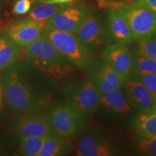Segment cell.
Wrapping results in <instances>:
<instances>
[{
  "instance_id": "6da1fadb",
  "label": "cell",
  "mask_w": 156,
  "mask_h": 156,
  "mask_svg": "<svg viewBox=\"0 0 156 156\" xmlns=\"http://www.w3.org/2000/svg\"><path fill=\"white\" fill-rule=\"evenodd\" d=\"M5 103L15 113L43 110L50 102L45 94L27 80L25 62L17 61L2 77Z\"/></svg>"
},
{
  "instance_id": "7a4b0ae2",
  "label": "cell",
  "mask_w": 156,
  "mask_h": 156,
  "mask_svg": "<svg viewBox=\"0 0 156 156\" xmlns=\"http://www.w3.org/2000/svg\"><path fill=\"white\" fill-rule=\"evenodd\" d=\"M23 56L27 62L54 79H61L73 71L72 64L58 51L44 33L24 48Z\"/></svg>"
},
{
  "instance_id": "3957f363",
  "label": "cell",
  "mask_w": 156,
  "mask_h": 156,
  "mask_svg": "<svg viewBox=\"0 0 156 156\" xmlns=\"http://www.w3.org/2000/svg\"><path fill=\"white\" fill-rule=\"evenodd\" d=\"M47 115L54 134L61 137L77 136L86 126L87 116L69 101L54 105Z\"/></svg>"
},
{
  "instance_id": "277c9868",
  "label": "cell",
  "mask_w": 156,
  "mask_h": 156,
  "mask_svg": "<svg viewBox=\"0 0 156 156\" xmlns=\"http://www.w3.org/2000/svg\"><path fill=\"white\" fill-rule=\"evenodd\" d=\"M43 33L72 65L80 68L86 67L89 62V51L75 34L58 30L46 23Z\"/></svg>"
},
{
  "instance_id": "5b68a950",
  "label": "cell",
  "mask_w": 156,
  "mask_h": 156,
  "mask_svg": "<svg viewBox=\"0 0 156 156\" xmlns=\"http://www.w3.org/2000/svg\"><path fill=\"white\" fill-rule=\"evenodd\" d=\"M127 22L134 40L151 38L156 34V13L141 4L132 2L116 9Z\"/></svg>"
},
{
  "instance_id": "8992f818",
  "label": "cell",
  "mask_w": 156,
  "mask_h": 156,
  "mask_svg": "<svg viewBox=\"0 0 156 156\" xmlns=\"http://www.w3.org/2000/svg\"><path fill=\"white\" fill-rule=\"evenodd\" d=\"M12 132L19 137L25 136H46L54 134L47 113L35 110L16 113L9 121Z\"/></svg>"
},
{
  "instance_id": "52a82bcc",
  "label": "cell",
  "mask_w": 156,
  "mask_h": 156,
  "mask_svg": "<svg viewBox=\"0 0 156 156\" xmlns=\"http://www.w3.org/2000/svg\"><path fill=\"white\" fill-rule=\"evenodd\" d=\"M67 100L85 116L95 113L100 106L101 93L90 80H77L67 84L64 88Z\"/></svg>"
},
{
  "instance_id": "ba28073f",
  "label": "cell",
  "mask_w": 156,
  "mask_h": 156,
  "mask_svg": "<svg viewBox=\"0 0 156 156\" xmlns=\"http://www.w3.org/2000/svg\"><path fill=\"white\" fill-rule=\"evenodd\" d=\"M87 75L101 93L120 88L124 82L103 58H95L87 64Z\"/></svg>"
},
{
  "instance_id": "9c48e42d",
  "label": "cell",
  "mask_w": 156,
  "mask_h": 156,
  "mask_svg": "<svg viewBox=\"0 0 156 156\" xmlns=\"http://www.w3.org/2000/svg\"><path fill=\"white\" fill-rule=\"evenodd\" d=\"M90 13L88 7L84 5H73L68 3L46 23L58 30L76 34L80 26Z\"/></svg>"
},
{
  "instance_id": "30bf717a",
  "label": "cell",
  "mask_w": 156,
  "mask_h": 156,
  "mask_svg": "<svg viewBox=\"0 0 156 156\" xmlns=\"http://www.w3.org/2000/svg\"><path fill=\"white\" fill-rule=\"evenodd\" d=\"M46 22L28 17L9 25L5 34L20 48H25L41 36Z\"/></svg>"
},
{
  "instance_id": "8fae6325",
  "label": "cell",
  "mask_w": 156,
  "mask_h": 156,
  "mask_svg": "<svg viewBox=\"0 0 156 156\" xmlns=\"http://www.w3.org/2000/svg\"><path fill=\"white\" fill-rule=\"evenodd\" d=\"M76 36L87 49L95 48L108 39L106 28H104L100 18L90 12L82 23Z\"/></svg>"
},
{
  "instance_id": "7c38bea8",
  "label": "cell",
  "mask_w": 156,
  "mask_h": 156,
  "mask_svg": "<svg viewBox=\"0 0 156 156\" xmlns=\"http://www.w3.org/2000/svg\"><path fill=\"white\" fill-rule=\"evenodd\" d=\"M102 58L125 82L132 73V58L130 52L124 45L114 44L105 48Z\"/></svg>"
},
{
  "instance_id": "4fadbf2b",
  "label": "cell",
  "mask_w": 156,
  "mask_h": 156,
  "mask_svg": "<svg viewBox=\"0 0 156 156\" xmlns=\"http://www.w3.org/2000/svg\"><path fill=\"white\" fill-rule=\"evenodd\" d=\"M126 100L134 109L141 113H151L155 98L142 82L134 78L124 82Z\"/></svg>"
},
{
  "instance_id": "5bb4252c",
  "label": "cell",
  "mask_w": 156,
  "mask_h": 156,
  "mask_svg": "<svg viewBox=\"0 0 156 156\" xmlns=\"http://www.w3.org/2000/svg\"><path fill=\"white\" fill-rule=\"evenodd\" d=\"M76 150L80 156H111L116 153L110 142L91 134H83L79 138Z\"/></svg>"
},
{
  "instance_id": "9a60e30c",
  "label": "cell",
  "mask_w": 156,
  "mask_h": 156,
  "mask_svg": "<svg viewBox=\"0 0 156 156\" xmlns=\"http://www.w3.org/2000/svg\"><path fill=\"white\" fill-rule=\"evenodd\" d=\"M106 28L109 41L124 46L130 44L134 41L127 22L117 10L109 12Z\"/></svg>"
},
{
  "instance_id": "2e32d148",
  "label": "cell",
  "mask_w": 156,
  "mask_h": 156,
  "mask_svg": "<svg viewBox=\"0 0 156 156\" xmlns=\"http://www.w3.org/2000/svg\"><path fill=\"white\" fill-rule=\"evenodd\" d=\"M100 105L119 114H128L132 112V106L120 88L101 93Z\"/></svg>"
},
{
  "instance_id": "e0dca14e",
  "label": "cell",
  "mask_w": 156,
  "mask_h": 156,
  "mask_svg": "<svg viewBox=\"0 0 156 156\" xmlns=\"http://www.w3.org/2000/svg\"><path fill=\"white\" fill-rule=\"evenodd\" d=\"M20 47L5 34L0 35V71L7 70L18 61Z\"/></svg>"
},
{
  "instance_id": "ac0fdd59",
  "label": "cell",
  "mask_w": 156,
  "mask_h": 156,
  "mask_svg": "<svg viewBox=\"0 0 156 156\" xmlns=\"http://www.w3.org/2000/svg\"><path fill=\"white\" fill-rule=\"evenodd\" d=\"M72 148V145L65 138L51 134L46 136L44 145L38 156L63 155L69 153Z\"/></svg>"
},
{
  "instance_id": "d6986e66",
  "label": "cell",
  "mask_w": 156,
  "mask_h": 156,
  "mask_svg": "<svg viewBox=\"0 0 156 156\" xmlns=\"http://www.w3.org/2000/svg\"><path fill=\"white\" fill-rule=\"evenodd\" d=\"M134 129L141 136L156 135V114L142 113L134 119Z\"/></svg>"
},
{
  "instance_id": "ffe728a7",
  "label": "cell",
  "mask_w": 156,
  "mask_h": 156,
  "mask_svg": "<svg viewBox=\"0 0 156 156\" xmlns=\"http://www.w3.org/2000/svg\"><path fill=\"white\" fill-rule=\"evenodd\" d=\"M67 4L38 2V5L30 12L28 17L37 21L46 22Z\"/></svg>"
},
{
  "instance_id": "44dd1931",
  "label": "cell",
  "mask_w": 156,
  "mask_h": 156,
  "mask_svg": "<svg viewBox=\"0 0 156 156\" xmlns=\"http://www.w3.org/2000/svg\"><path fill=\"white\" fill-rule=\"evenodd\" d=\"M20 141L19 152L22 155L38 156L44 145L46 136H25Z\"/></svg>"
},
{
  "instance_id": "7402d4cb",
  "label": "cell",
  "mask_w": 156,
  "mask_h": 156,
  "mask_svg": "<svg viewBox=\"0 0 156 156\" xmlns=\"http://www.w3.org/2000/svg\"><path fill=\"white\" fill-rule=\"evenodd\" d=\"M132 73L134 75L156 74V61L137 54L132 61Z\"/></svg>"
},
{
  "instance_id": "603a6c76",
  "label": "cell",
  "mask_w": 156,
  "mask_h": 156,
  "mask_svg": "<svg viewBox=\"0 0 156 156\" xmlns=\"http://www.w3.org/2000/svg\"><path fill=\"white\" fill-rule=\"evenodd\" d=\"M137 53L156 61V39L153 37L137 41Z\"/></svg>"
},
{
  "instance_id": "cb8c5ba5",
  "label": "cell",
  "mask_w": 156,
  "mask_h": 156,
  "mask_svg": "<svg viewBox=\"0 0 156 156\" xmlns=\"http://www.w3.org/2000/svg\"><path fill=\"white\" fill-rule=\"evenodd\" d=\"M138 150L143 155L156 156V135L142 136L138 142Z\"/></svg>"
},
{
  "instance_id": "d4e9b609",
  "label": "cell",
  "mask_w": 156,
  "mask_h": 156,
  "mask_svg": "<svg viewBox=\"0 0 156 156\" xmlns=\"http://www.w3.org/2000/svg\"><path fill=\"white\" fill-rule=\"evenodd\" d=\"M135 79L143 83L151 93L154 98H156V74H143L135 75Z\"/></svg>"
},
{
  "instance_id": "484cf974",
  "label": "cell",
  "mask_w": 156,
  "mask_h": 156,
  "mask_svg": "<svg viewBox=\"0 0 156 156\" xmlns=\"http://www.w3.org/2000/svg\"><path fill=\"white\" fill-rule=\"evenodd\" d=\"M31 0H17L13 6V13L17 15H22L28 13L31 9Z\"/></svg>"
},
{
  "instance_id": "4316f807",
  "label": "cell",
  "mask_w": 156,
  "mask_h": 156,
  "mask_svg": "<svg viewBox=\"0 0 156 156\" xmlns=\"http://www.w3.org/2000/svg\"><path fill=\"white\" fill-rule=\"evenodd\" d=\"M5 95H4L3 80L2 75H0V122L4 115V108H5Z\"/></svg>"
},
{
  "instance_id": "83f0119b",
  "label": "cell",
  "mask_w": 156,
  "mask_h": 156,
  "mask_svg": "<svg viewBox=\"0 0 156 156\" xmlns=\"http://www.w3.org/2000/svg\"><path fill=\"white\" fill-rule=\"evenodd\" d=\"M136 2L156 13V0H136Z\"/></svg>"
},
{
  "instance_id": "f1b7e54d",
  "label": "cell",
  "mask_w": 156,
  "mask_h": 156,
  "mask_svg": "<svg viewBox=\"0 0 156 156\" xmlns=\"http://www.w3.org/2000/svg\"><path fill=\"white\" fill-rule=\"evenodd\" d=\"M37 2H49V3H58V4H67L71 3L76 0H35Z\"/></svg>"
},
{
  "instance_id": "f546056e",
  "label": "cell",
  "mask_w": 156,
  "mask_h": 156,
  "mask_svg": "<svg viewBox=\"0 0 156 156\" xmlns=\"http://www.w3.org/2000/svg\"><path fill=\"white\" fill-rule=\"evenodd\" d=\"M151 113H153V114H156V98L155 99V102H154V106H153V109H152V111H151Z\"/></svg>"
},
{
  "instance_id": "4dcf8cb0",
  "label": "cell",
  "mask_w": 156,
  "mask_h": 156,
  "mask_svg": "<svg viewBox=\"0 0 156 156\" xmlns=\"http://www.w3.org/2000/svg\"><path fill=\"white\" fill-rule=\"evenodd\" d=\"M2 30V27L0 26V30Z\"/></svg>"
},
{
  "instance_id": "1f68e13d",
  "label": "cell",
  "mask_w": 156,
  "mask_h": 156,
  "mask_svg": "<svg viewBox=\"0 0 156 156\" xmlns=\"http://www.w3.org/2000/svg\"><path fill=\"white\" fill-rule=\"evenodd\" d=\"M155 36V38L156 39V34H155V36Z\"/></svg>"
}]
</instances>
